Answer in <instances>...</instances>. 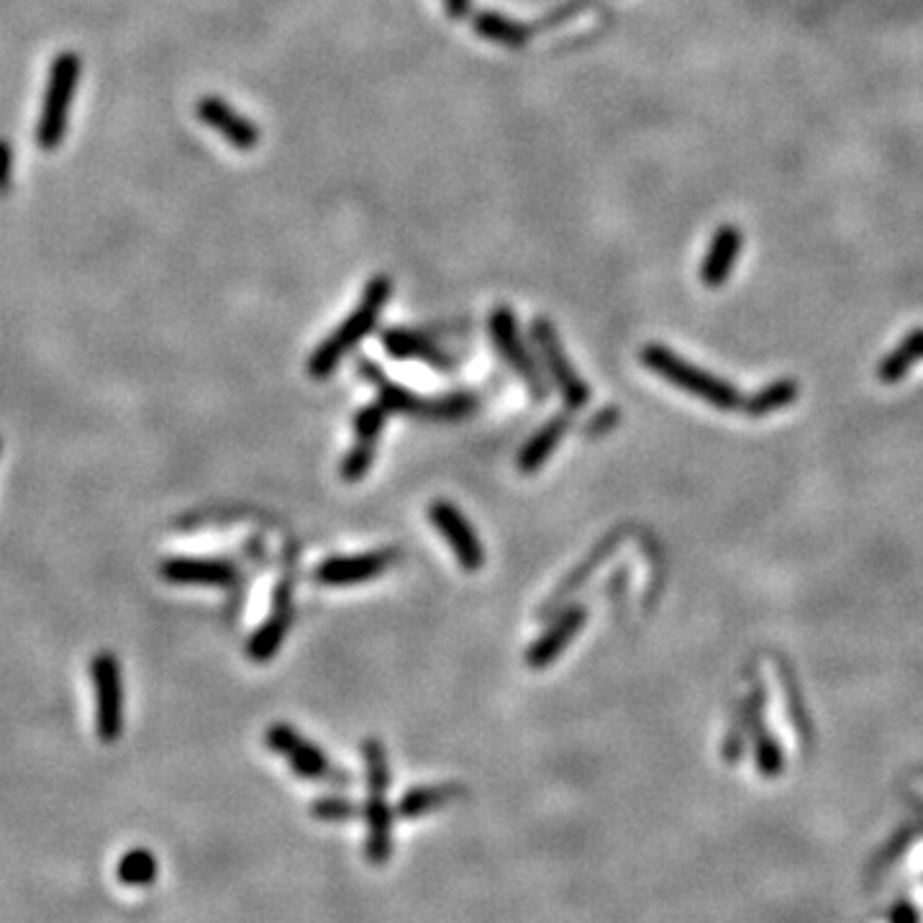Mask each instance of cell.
<instances>
[{
	"label": "cell",
	"instance_id": "cell-21",
	"mask_svg": "<svg viewBox=\"0 0 923 923\" xmlns=\"http://www.w3.org/2000/svg\"><path fill=\"white\" fill-rule=\"evenodd\" d=\"M459 793L462 787L457 785L414 787V791H408L401 800H397L395 813L403 815V819H416V815H423L429 811H437V808H442L446 804H452V798H457Z\"/></svg>",
	"mask_w": 923,
	"mask_h": 923
},
{
	"label": "cell",
	"instance_id": "cell-3",
	"mask_svg": "<svg viewBox=\"0 0 923 923\" xmlns=\"http://www.w3.org/2000/svg\"><path fill=\"white\" fill-rule=\"evenodd\" d=\"M359 375L378 388V401L388 408V414H403L416 418H429V421H459L478 408V397L472 393H450L442 397H421L414 390L397 385L388 380L382 369L372 359L357 362Z\"/></svg>",
	"mask_w": 923,
	"mask_h": 923
},
{
	"label": "cell",
	"instance_id": "cell-9",
	"mask_svg": "<svg viewBox=\"0 0 923 923\" xmlns=\"http://www.w3.org/2000/svg\"><path fill=\"white\" fill-rule=\"evenodd\" d=\"M429 521L434 523L439 534L457 557L462 570L478 572L485 565V546H482L478 531L467 516L450 501H437L429 506Z\"/></svg>",
	"mask_w": 923,
	"mask_h": 923
},
{
	"label": "cell",
	"instance_id": "cell-33",
	"mask_svg": "<svg viewBox=\"0 0 923 923\" xmlns=\"http://www.w3.org/2000/svg\"><path fill=\"white\" fill-rule=\"evenodd\" d=\"M893 923H919V915H915L913 908L903 900V903H898L896 911H893Z\"/></svg>",
	"mask_w": 923,
	"mask_h": 923
},
{
	"label": "cell",
	"instance_id": "cell-11",
	"mask_svg": "<svg viewBox=\"0 0 923 923\" xmlns=\"http://www.w3.org/2000/svg\"><path fill=\"white\" fill-rule=\"evenodd\" d=\"M587 621V608L585 606H570L562 614H557L549 627L544 629V634L536 638L534 644L527 649V665L531 670H544V667L554 665L559 655L574 642V636L580 634L582 627Z\"/></svg>",
	"mask_w": 923,
	"mask_h": 923
},
{
	"label": "cell",
	"instance_id": "cell-30",
	"mask_svg": "<svg viewBox=\"0 0 923 923\" xmlns=\"http://www.w3.org/2000/svg\"><path fill=\"white\" fill-rule=\"evenodd\" d=\"M619 408H603L598 416L591 418V423H587V437H600L606 434V431L614 429L616 423H619Z\"/></svg>",
	"mask_w": 923,
	"mask_h": 923
},
{
	"label": "cell",
	"instance_id": "cell-5",
	"mask_svg": "<svg viewBox=\"0 0 923 923\" xmlns=\"http://www.w3.org/2000/svg\"><path fill=\"white\" fill-rule=\"evenodd\" d=\"M488 331H490V339H493L495 350H498L501 357L506 359V365L514 369L518 378H521V382L529 390V395L542 403L549 390H546L544 375L536 365L534 354L529 352L527 342H523L514 311H510L508 305H498V308H495L488 318Z\"/></svg>",
	"mask_w": 923,
	"mask_h": 923
},
{
	"label": "cell",
	"instance_id": "cell-27",
	"mask_svg": "<svg viewBox=\"0 0 923 923\" xmlns=\"http://www.w3.org/2000/svg\"><path fill=\"white\" fill-rule=\"evenodd\" d=\"M388 408L382 406V403H372V406L359 408V414L354 416V431H357L359 442H375L378 444V439L382 434V429H385L388 423Z\"/></svg>",
	"mask_w": 923,
	"mask_h": 923
},
{
	"label": "cell",
	"instance_id": "cell-14",
	"mask_svg": "<svg viewBox=\"0 0 923 923\" xmlns=\"http://www.w3.org/2000/svg\"><path fill=\"white\" fill-rule=\"evenodd\" d=\"M162 580L173 585H205V587H226L237 580V567L224 559H201V557H173L165 559L160 567Z\"/></svg>",
	"mask_w": 923,
	"mask_h": 923
},
{
	"label": "cell",
	"instance_id": "cell-7",
	"mask_svg": "<svg viewBox=\"0 0 923 923\" xmlns=\"http://www.w3.org/2000/svg\"><path fill=\"white\" fill-rule=\"evenodd\" d=\"M92 693H96V731L98 738L113 744L124 731V678L113 652H98L90 662Z\"/></svg>",
	"mask_w": 923,
	"mask_h": 923
},
{
	"label": "cell",
	"instance_id": "cell-23",
	"mask_svg": "<svg viewBox=\"0 0 923 923\" xmlns=\"http://www.w3.org/2000/svg\"><path fill=\"white\" fill-rule=\"evenodd\" d=\"M795 397H798V385H795V380H785V378L775 380L744 401V414L751 418L770 416L780 408L791 406V403H795Z\"/></svg>",
	"mask_w": 923,
	"mask_h": 923
},
{
	"label": "cell",
	"instance_id": "cell-6",
	"mask_svg": "<svg viewBox=\"0 0 923 923\" xmlns=\"http://www.w3.org/2000/svg\"><path fill=\"white\" fill-rule=\"evenodd\" d=\"M531 339H534L539 354H542L544 369L549 375L559 395H562L567 410H582L591 403V385L580 378L578 369L567 357L559 333L549 318H534L531 321Z\"/></svg>",
	"mask_w": 923,
	"mask_h": 923
},
{
	"label": "cell",
	"instance_id": "cell-8",
	"mask_svg": "<svg viewBox=\"0 0 923 923\" xmlns=\"http://www.w3.org/2000/svg\"><path fill=\"white\" fill-rule=\"evenodd\" d=\"M401 549H378L365 554H342V557H329L316 567L314 580L318 585L346 587L362 585V582L378 580L390 567L401 562Z\"/></svg>",
	"mask_w": 923,
	"mask_h": 923
},
{
	"label": "cell",
	"instance_id": "cell-29",
	"mask_svg": "<svg viewBox=\"0 0 923 923\" xmlns=\"http://www.w3.org/2000/svg\"><path fill=\"white\" fill-rule=\"evenodd\" d=\"M311 813L321 821H346L359 813V808L344 798H318Z\"/></svg>",
	"mask_w": 923,
	"mask_h": 923
},
{
	"label": "cell",
	"instance_id": "cell-20",
	"mask_svg": "<svg viewBox=\"0 0 923 923\" xmlns=\"http://www.w3.org/2000/svg\"><path fill=\"white\" fill-rule=\"evenodd\" d=\"M367 823V859L372 864H382L393 851V811L382 800V795H372L365 806Z\"/></svg>",
	"mask_w": 923,
	"mask_h": 923
},
{
	"label": "cell",
	"instance_id": "cell-32",
	"mask_svg": "<svg viewBox=\"0 0 923 923\" xmlns=\"http://www.w3.org/2000/svg\"><path fill=\"white\" fill-rule=\"evenodd\" d=\"M446 16L452 18H470L472 16V0H442Z\"/></svg>",
	"mask_w": 923,
	"mask_h": 923
},
{
	"label": "cell",
	"instance_id": "cell-25",
	"mask_svg": "<svg viewBox=\"0 0 923 923\" xmlns=\"http://www.w3.org/2000/svg\"><path fill=\"white\" fill-rule=\"evenodd\" d=\"M362 757H365L369 793L382 795L390 787V764L385 747H382L378 738H365V742H362Z\"/></svg>",
	"mask_w": 923,
	"mask_h": 923
},
{
	"label": "cell",
	"instance_id": "cell-26",
	"mask_svg": "<svg viewBox=\"0 0 923 923\" xmlns=\"http://www.w3.org/2000/svg\"><path fill=\"white\" fill-rule=\"evenodd\" d=\"M375 452H378V444L359 442L357 439V444L352 446V452H346L342 465H339V475H342V480L359 482L362 478H367V472L372 470L375 465Z\"/></svg>",
	"mask_w": 923,
	"mask_h": 923
},
{
	"label": "cell",
	"instance_id": "cell-18",
	"mask_svg": "<svg viewBox=\"0 0 923 923\" xmlns=\"http://www.w3.org/2000/svg\"><path fill=\"white\" fill-rule=\"evenodd\" d=\"M764 700L762 695H751L747 703V721H749V731H751V744H755V759H757V770L762 772L767 777H775L783 772L785 759H783V749H780V744L772 738L770 731L764 726Z\"/></svg>",
	"mask_w": 923,
	"mask_h": 923
},
{
	"label": "cell",
	"instance_id": "cell-34",
	"mask_svg": "<svg viewBox=\"0 0 923 923\" xmlns=\"http://www.w3.org/2000/svg\"><path fill=\"white\" fill-rule=\"evenodd\" d=\"M0 446H3V444H0Z\"/></svg>",
	"mask_w": 923,
	"mask_h": 923
},
{
	"label": "cell",
	"instance_id": "cell-22",
	"mask_svg": "<svg viewBox=\"0 0 923 923\" xmlns=\"http://www.w3.org/2000/svg\"><path fill=\"white\" fill-rule=\"evenodd\" d=\"M919 359H923V329H913L896 350L880 362L877 378L883 382L903 380Z\"/></svg>",
	"mask_w": 923,
	"mask_h": 923
},
{
	"label": "cell",
	"instance_id": "cell-12",
	"mask_svg": "<svg viewBox=\"0 0 923 923\" xmlns=\"http://www.w3.org/2000/svg\"><path fill=\"white\" fill-rule=\"evenodd\" d=\"M195 111L198 118H201L208 129L222 134L233 149H239V152H252V149H257L260 129L254 126V121L241 116L239 111H233L222 98L203 96L201 101H198Z\"/></svg>",
	"mask_w": 923,
	"mask_h": 923
},
{
	"label": "cell",
	"instance_id": "cell-28",
	"mask_svg": "<svg viewBox=\"0 0 923 923\" xmlns=\"http://www.w3.org/2000/svg\"><path fill=\"white\" fill-rule=\"evenodd\" d=\"M608 544H610V542H608ZM608 544H603L598 552H595V549H593V557H591V559H587V562H585V565H582L578 572H572V574H570V578H567V580L562 582V585H559V587H557V593H554V595H552V600H549V603H546V606H544V610H552L554 606H557V603H562V600L567 598V595H570L572 591H578V587L582 585V582H585V580H587V572H591V570H593V567H598V565L603 562V559H606Z\"/></svg>",
	"mask_w": 923,
	"mask_h": 923
},
{
	"label": "cell",
	"instance_id": "cell-24",
	"mask_svg": "<svg viewBox=\"0 0 923 923\" xmlns=\"http://www.w3.org/2000/svg\"><path fill=\"white\" fill-rule=\"evenodd\" d=\"M116 875L121 883L131 887L152 885L154 877H157V859L147 849H131L129 855L121 857Z\"/></svg>",
	"mask_w": 923,
	"mask_h": 923
},
{
	"label": "cell",
	"instance_id": "cell-1",
	"mask_svg": "<svg viewBox=\"0 0 923 923\" xmlns=\"http://www.w3.org/2000/svg\"><path fill=\"white\" fill-rule=\"evenodd\" d=\"M393 298V280L388 275H378L365 286L357 308L352 311V316H346L339 329L326 337L321 344L316 346V352L308 359V375L314 380H326L331 378L333 369L339 367L346 354L357 346L362 339L369 337L378 329V321L382 316V308Z\"/></svg>",
	"mask_w": 923,
	"mask_h": 923
},
{
	"label": "cell",
	"instance_id": "cell-10",
	"mask_svg": "<svg viewBox=\"0 0 923 923\" xmlns=\"http://www.w3.org/2000/svg\"><path fill=\"white\" fill-rule=\"evenodd\" d=\"M265 744L277 755L286 757V762L293 767V772L303 780H326V777H339L344 783V775L333 772L329 759L316 744H311L308 738H303L293 726L288 723H275L267 729Z\"/></svg>",
	"mask_w": 923,
	"mask_h": 923
},
{
	"label": "cell",
	"instance_id": "cell-15",
	"mask_svg": "<svg viewBox=\"0 0 923 923\" xmlns=\"http://www.w3.org/2000/svg\"><path fill=\"white\" fill-rule=\"evenodd\" d=\"M744 246V233L736 229L734 224L719 226V231L713 233L711 246H708L706 257H703L700 267V280L708 288H721L729 280L731 269L736 265V257L742 254Z\"/></svg>",
	"mask_w": 923,
	"mask_h": 923
},
{
	"label": "cell",
	"instance_id": "cell-13",
	"mask_svg": "<svg viewBox=\"0 0 923 923\" xmlns=\"http://www.w3.org/2000/svg\"><path fill=\"white\" fill-rule=\"evenodd\" d=\"M290 623H293V587L288 580H282L275 591L273 614L254 631L250 644H246V655L252 662H269L277 655V649L286 642Z\"/></svg>",
	"mask_w": 923,
	"mask_h": 923
},
{
	"label": "cell",
	"instance_id": "cell-17",
	"mask_svg": "<svg viewBox=\"0 0 923 923\" xmlns=\"http://www.w3.org/2000/svg\"><path fill=\"white\" fill-rule=\"evenodd\" d=\"M570 429H572L570 414L552 416L549 421H546L539 431H534V437H529L527 444L521 446V452H518L516 457L518 470H521L523 475H534L539 467L552 457L554 450L562 444V439L567 437V431Z\"/></svg>",
	"mask_w": 923,
	"mask_h": 923
},
{
	"label": "cell",
	"instance_id": "cell-16",
	"mask_svg": "<svg viewBox=\"0 0 923 923\" xmlns=\"http://www.w3.org/2000/svg\"><path fill=\"white\" fill-rule=\"evenodd\" d=\"M380 344L390 357L395 359H416V362H429L434 367H450L452 359L431 342L429 337L414 329H385L380 333Z\"/></svg>",
	"mask_w": 923,
	"mask_h": 923
},
{
	"label": "cell",
	"instance_id": "cell-31",
	"mask_svg": "<svg viewBox=\"0 0 923 923\" xmlns=\"http://www.w3.org/2000/svg\"><path fill=\"white\" fill-rule=\"evenodd\" d=\"M11 175H13V157L11 147L0 139V195L9 193L11 188Z\"/></svg>",
	"mask_w": 923,
	"mask_h": 923
},
{
	"label": "cell",
	"instance_id": "cell-4",
	"mask_svg": "<svg viewBox=\"0 0 923 923\" xmlns=\"http://www.w3.org/2000/svg\"><path fill=\"white\" fill-rule=\"evenodd\" d=\"M77 77H80V60H77V54H56L52 73H49L45 109H41L37 129L39 147L47 149V152H52V149L60 147L62 139H65Z\"/></svg>",
	"mask_w": 923,
	"mask_h": 923
},
{
	"label": "cell",
	"instance_id": "cell-19",
	"mask_svg": "<svg viewBox=\"0 0 923 923\" xmlns=\"http://www.w3.org/2000/svg\"><path fill=\"white\" fill-rule=\"evenodd\" d=\"M472 28L478 37H482L490 45H498L506 49H523L529 45L534 28L521 24V21L503 16L498 11H480L472 16Z\"/></svg>",
	"mask_w": 923,
	"mask_h": 923
},
{
	"label": "cell",
	"instance_id": "cell-2",
	"mask_svg": "<svg viewBox=\"0 0 923 923\" xmlns=\"http://www.w3.org/2000/svg\"><path fill=\"white\" fill-rule=\"evenodd\" d=\"M642 362L646 369H652V372L670 382V385L680 388L683 393L693 397H700L708 406L719 410H736L738 406H744L742 393H738L729 380L683 359L680 354H674L670 346L646 344L642 350Z\"/></svg>",
	"mask_w": 923,
	"mask_h": 923
}]
</instances>
